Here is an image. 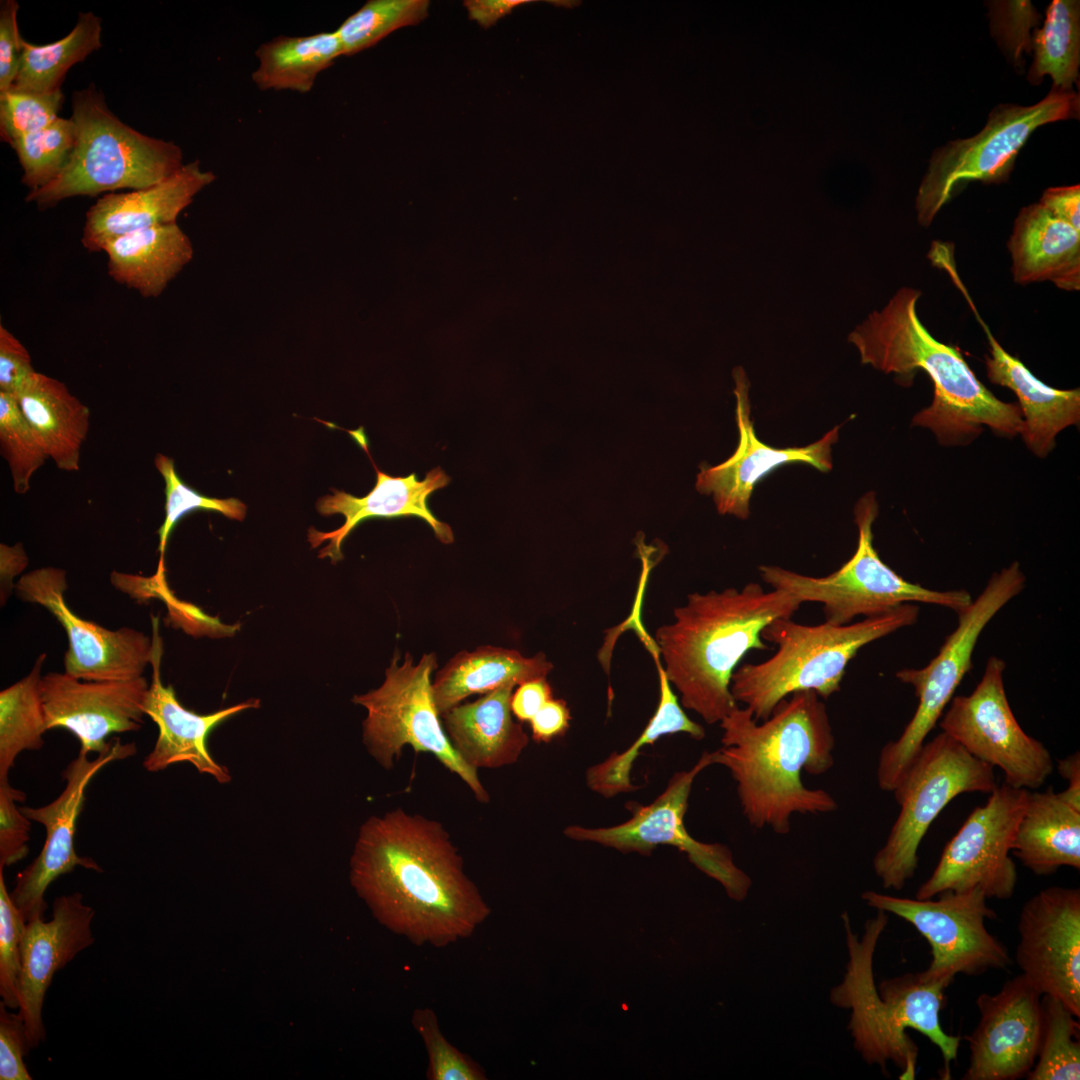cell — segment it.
Returning <instances> with one entry per match:
<instances>
[{
  "instance_id": "48",
  "label": "cell",
  "mask_w": 1080,
  "mask_h": 1080,
  "mask_svg": "<svg viewBox=\"0 0 1080 1080\" xmlns=\"http://www.w3.org/2000/svg\"><path fill=\"white\" fill-rule=\"evenodd\" d=\"M0 1002V1079L31 1080L24 1057L31 1050L24 1018Z\"/></svg>"
},
{
  "instance_id": "26",
  "label": "cell",
  "mask_w": 1080,
  "mask_h": 1080,
  "mask_svg": "<svg viewBox=\"0 0 1080 1080\" xmlns=\"http://www.w3.org/2000/svg\"><path fill=\"white\" fill-rule=\"evenodd\" d=\"M214 179L194 161L152 186L108 193L87 211L81 243L89 252H99L121 235L176 223L181 211Z\"/></svg>"
},
{
  "instance_id": "36",
  "label": "cell",
  "mask_w": 1080,
  "mask_h": 1080,
  "mask_svg": "<svg viewBox=\"0 0 1080 1080\" xmlns=\"http://www.w3.org/2000/svg\"><path fill=\"white\" fill-rule=\"evenodd\" d=\"M101 19L81 12L74 28L62 39L45 45L22 40L17 77L12 87L39 92L61 89L67 71L101 47Z\"/></svg>"
},
{
  "instance_id": "41",
  "label": "cell",
  "mask_w": 1080,
  "mask_h": 1080,
  "mask_svg": "<svg viewBox=\"0 0 1080 1080\" xmlns=\"http://www.w3.org/2000/svg\"><path fill=\"white\" fill-rule=\"evenodd\" d=\"M75 141L72 118L58 117L48 126L11 142L23 169L22 183L34 191L54 180L67 164Z\"/></svg>"
},
{
  "instance_id": "5",
  "label": "cell",
  "mask_w": 1080,
  "mask_h": 1080,
  "mask_svg": "<svg viewBox=\"0 0 1080 1080\" xmlns=\"http://www.w3.org/2000/svg\"><path fill=\"white\" fill-rule=\"evenodd\" d=\"M846 931L848 962L840 984L833 987V1005L850 1010L848 1030L855 1049L868 1064H878L886 1072L887 1061L900 1070L899 1079L913 1080L919 1049L906 1033L917 1030L940 1050L944 1068L941 1078L950 1079V1064L957 1060L961 1037L947 1034L940 1022L944 990L948 979H927L921 972L886 979L876 987L873 958L877 943L888 924V913L878 910L864 924L859 938L850 918L841 915Z\"/></svg>"
},
{
  "instance_id": "16",
  "label": "cell",
  "mask_w": 1080,
  "mask_h": 1080,
  "mask_svg": "<svg viewBox=\"0 0 1080 1080\" xmlns=\"http://www.w3.org/2000/svg\"><path fill=\"white\" fill-rule=\"evenodd\" d=\"M1029 791L1006 783L996 786L983 806L976 807L946 844L916 899L934 898L947 890L980 888L987 898L1007 900L1017 883L1009 853Z\"/></svg>"
},
{
  "instance_id": "18",
  "label": "cell",
  "mask_w": 1080,
  "mask_h": 1080,
  "mask_svg": "<svg viewBox=\"0 0 1080 1080\" xmlns=\"http://www.w3.org/2000/svg\"><path fill=\"white\" fill-rule=\"evenodd\" d=\"M66 572L41 567L20 577L15 590L26 602L47 609L65 630V673L85 681H124L143 676L154 652L153 638L130 627L106 629L75 614L67 605Z\"/></svg>"
},
{
  "instance_id": "23",
  "label": "cell",
  "mask_w": 1080,
  "mask_h": 1080,
  "mask_svg": "<svg viewBox=\"0 0 1080 1080\" xmlns=\"http://www.w3.org/2000/svg\"><path fill=\"white\" fill-rule=\"evenodd\" d=\"M94 915L82 894L74 892L54 900L50 920L37 918L26 923L20 945L18 990L19 1012L31 1049L46 1038L42 1008L55 973L95 941L91 929Z\"/></svg>"
},
{
  "instance_id": "27",
  "label": "cell",
  "mask_w": 1080,
  "mask_h": 1080,
  "mask_svg": "<svg viewBox=\"0 0 1080 1080\" xmlns=\"http://www.w3.org/2000/svg\"><path fill=\"white\" fill-rule=\"evenodd\" d=\"M966 297L978 322L983 327L990 356L986 357L988 379L1012 390L1020 403L1023 418L1022 438L1037 456L1045 457L1055 446L1056 435L1080 421L1079 389L1060 390L1049 387L1036 378L1016 357L1010 355L991 334L980 318L966 289Z\"/></svg>"
},
{
  "instance_id": "49",
  "label": "cell",
  "mask_w": 1080,
  "mask_h": 1080,
  "mask_svg": "<svg viewBox=\"0 0 1080 1080\" xmlns=\"http://www.w3.org/2000/svg\"><path fill=\"white\" fill-rule=\"evenodd\" d=\"M19 5L14 0L0 5V94L8 91L17 77L22 40L17 24Z\"/></svg>"
},
{
  "instance_id": "38",
  "label": "cell",
  "mask_w": 1080,
  "mask_h": 1080,
  "mask_svg": "<svg viewBox=\"0 0 1080 1080\" xmlns=\"http://www.w3.org/2000/svg\"><path fill=\"white\" fill-rule=\"evenodd\" d=\"M1031 47L1034 59L1028 73L1030 83L1038 85L1049 75L1053 89L1071 91L1080 62L1079 1L1053 0L1043 27L1034 31Z\"/></svg>"
},
{
  "instance_id": "54",
  "label": "cell",
  "mask_w": 1080,
  "mask_h": 1080,
  "mask_svg": "<svg viewBox=\"0 0 1080 1080\" xmlns=\"http://www.w3.org/2000/svg\"><path fill=\"white\" fill-rule=\"evenodd\" d=\"M29 564L28 555L22 543L9 546L0 544V602L5 605L13 588V579L21 574Z\"/></svg>"
},
{
  "instance_id": "14",
  "label": "cell",
  "mask_w": 1080,
  "mask_h": 1080,
  "mask_svg": "<svg viewBox=\"0 0 1080 1080\" xmlns=\"http://www.w3.org/2000/svg\"><path fill=\"white\" fill-rule=\"evenodd\" d=\"M713 764L714 751L704 752L692 768L676 772L653 802L631 804L632 815L621 824L599 828L572 825L565 828L564 834L573 840L646 855L659 845L676 847L686 853L699 870L718 881L731 899L742 901L747 897L752 881L735 864L731 850L721 843L694 839L684 824L693 782Z\"/></svg>"
},
{
  "instance_id": "33",
  "label": "cell",
  "mask_w": 1080,
  "mask_h": 1080,
  "mask_svg": "<svg viewBox=\"0 0 1080 1080\" xmlns=\"http://www.w3.org/2000/svg\"><path fill=\"white\" fill-rule=\"evenodd\" d=\"M552 668L543 653L524 657L516 650L491 646L462 651L437 673L432 683L434 701L442 716L470 695L546 678Z\"/></svg>"
},
{
  "instance_id": "25",
  "label": "cell",
  "mask_w": 1080,
  "mask_h": 1080,
  "mask_svg": "<svg viewBox=\"0 0 1080 1080\" xmlns=\"http://www.w3.org/2000/svg\"><path fill=\"white\" fill-rule=\"evenodd\" d=\"M377 482L364 497L358 498L344 491L332 489L333 495L320 498L317 510L322 515L342 514L344 524L330 532L317 531L311 527L308 540L312 547L324 541L329 543L320 550L319 558L329 557L332 562L343 558L341 546L349 533L362 521L369 518H396L416 516L425 520L435 536L444 544L454 541L450 526L438 520L427 505V498L434 491L444 488L450 478L440 468L429 471L423 480H418L415 473L406 477H392L375 467Z\"/></svg>"
},
{
  "instance_id": "7",
  "label": "cell",
  "mask_w": 1080,
  "mask_h": 1080,
  "mask_svg": "<svg viewBox=\"0 0 1080 1080\" xmlns=\"http://www.w3.org/2000/svg\"><path fill=\"white\" fill-rule=\"evenodd\" d=\"M72 110L76 141L67 164L54 180L26 196L39 209L75 196L146 188L184 165L178 145L120 121L94 85L73 93Z\"/></svg>"
},
{
  "instance_id": "55",
  "label": "cell",
  "mask_w": 1080,
  "mask_h": 1080,
  "mask_svg": "<svg viewBox=\"0 0 1080 1080\" xmlns=\"http://www.w3.org/2000/svg\"><path fill=\"white\" fill-rule=\"evenodd\" d=\"M531 2L529 0H469L464 2L471 20L484 28L494 25L514 8Z\"/></svg>"
},
{
  "instance_id": "28",
  "label": "cell",
  "mask_w": 1080,
  "mask_h": 1080,
  "mask_svg": "<svg viewBox=\"0 0 1080 1080\" xmlns=\"http://www.w3.org/2000/svg\"><path fill=\"white\" fill-rule=\"evenodd\" d=\"M515 686L507 683L442 715L453 748L470 767L478 770L512 765L527 747L528 735L511 711Z\"/></svg>"
},
{
  "instance_id": "12",
  "label": "cell",
  "mask_w": 1080,
  "mask_h": 1080,
  "mask_svg": "<svg viewBox=\"0 0 1080 1080\" xmlns=\"http://www.w3.org/2000/svg\"><path fill=\"white\" fill-rule=\"evenodd\" d=\"M1079 95L1051 89L1030 106L1001 104L989 114L985 127L966 139L936 149L916 195L917 220L929 226L958 190L972 181H1005L1030 135L1045 124L1076 118Z\"/></svg>"
},
{
  "instance_id": "52",
  "label": "cell",
  "mask_w": 1080,
  "mask_h": 1080,
  "mask_svg": "<svg viewBox=\"0 0 1080 1080\" xmlns=\"http://www.w3.org/2000/svg\"><path fill=\"white\" fill-rule=\"evenodd\" d=\"M551 698L553 692L546 678L523 682L513 691L510 703L512 714L521 722L530 721Z\"/></svg>"
},
{
  "instance_id": "6",
  "label": "cell",
  "mask_w": 1080,
  "mask_h": 1080,
  "mask_svg": "<svg viewBox=\"0 0 1080 1080\" xmlns=\"http://www.w3.org/2000/svg\"><path fill=\"white\" fill-rule=\"evenodd\" d=\"M918 616V606L906 603L846 625L776 619L761 633L763 640L777 646L776 653L736 669L731 693L757 721L766 720L782 699L795 692L814 691L826 699L840 690L848 663L863 646L913 625Z\"/></svg>"
},
{
  "instance_id": "21",
  "label": "cell",
  "mask_w": 1080,
  "mask_h": 1080,
  "mask_svg": "<svg viewBox=\"0 0 1080 1080\" xmlns=\"http://www.w3.org/2000/svg\"><path fill=\"white\" fill-rule=\"evenodd\" d=\"M736 421L739 444L726 461L716 466L702 465L696 489L712 495L720 514L740 519L749 516V501L755 485L775 468L791 463L811 465L821 472L832 468L831 446L838 439L839 426L805 447L774 448L761 442L750 418L749 381L742 367L733 369Z\"/></svg>"
},
{
  "instance_id": "56",
  "label": "cell",
  "mask_w": 1080,
  "mask_h": 1080,
  "mask_svg": "<svg viewBox=\"0 0 1080 1080\" xmlns=\"http://www.w3.org/2000/svg\"><path fill=\"white\" fill-rule=\"evenodd\" d=\"M1059 774L1068 781V786L1058 796L1069 806L1080 811V754L1074 752L1058 761Z\"/></svg>"
},
{
  "instance_id": "46",
  "label": "cell",
  "mask_w": 1080,
  "mask_h": 1080,
  "mask_svg": "<svg viewBox=\"0 0 1080 1080\" xmlns=\"http://www.w3.org/2000/svg\"><path fill=\"white\" fill-rule=\"evenodd\" d=\"M0 867V996L9 1009L19 1008L21 940L26 922L13 903Z\"/></svg>"
},
{
  "instance_id": "24",
  "label": "cell",
  "mask_w": 1080,
  "mask_h": 1080,
  "mask_svg": "<svg viewBox=\"0 0 1080 1080\" xmlns=\"http://www.w3.org/2000/svg\"><path fill=\"white\" fill-rule=\"evenodd\" d=\"M152 619V680L145 698L144 712L156 724L159 733L153 749L143 760V766L148 772H158L170 765L189 763L199 773L212 776L218 783H228L231 780L230 772L210 754L207 747L208 735L217 725L235 714L258 708L260 701L250 699L205 715L184 708L178 701L173 686L162 683L160 664L163 642L159 635L158 617Z\"/></svg>"
},
{
  "instance_id": "42",
  "label": "cell",
  "mask_w": 1080,
  "mask_h": 1080,
  "mask_svg": "<svg viewBox=\"0 0 1080 1080\" xmlns=\"http://www.w3.org/2000/svg\"><path fill=\"white\" fill-rule=\"evenodd\" d=\"M0 450L8 463L14 491L19 495L27 493L33 474L48 456L16 397L5 392H0Z\"/></svg>"
},
{
  "instance_id": "8",
  "label": "cell",
  "mask_w": 1080,
  "mask_h": 1080,
  "mask_svg": "<svg viewBox=\"0 0 1080 1080\" xmlns=\"http://www.w3.org/2000/svg\"><path fill=\"white\" fill-rule=\"evenodd\" d=\"M854 514L858 545L853 556L837 571L825 577H813L763 565L759 568L762 580L802 603H821L825 621L833 625H846L857 616L879 615L906 603L938 605L957 614L970 605L972 598L967 591H937L911 583L881 560L873 546L872 526L878 514L873 492L860 498Z\"/></svg>"
},
{
  "instance_id": "20",
  "label": "cell",
  "mask_w": 1080,
  "mask_h": 1080,
  "mask_svg": "<svg viewBox=\"0 0 1080 1080\" xmlns=\"http://www.w3.org/2000/svg\"><path fill=\"white\" fill-rule=\"evenodd\" d=\"M1042 994L1020 974L976 999L979 1022L964 1039L970 1057L963 1080H1015L1033 1067L1042 1030Z\"/></svg>"
},
{
  "instance_id": "44",
  "label": "cell",
  "mask_w": 1080,
  "mask_h": 1080,
  "mask_svg": "<svg viewBox=\"0 0 1080 1080\" xmlns=\"http://www.w3.org/2000/svg\"><path fill=\"white\" fill-rule=\"evenodd\" d=\"M412 1025L428 1057V1080H486L482 1066L452 1045L444 1036L436 1013L428 1007L413 1011Z\"/></svg>"
},
{
  "instance_id": "1",
  "label": "cell",
  "mask_w": 1080,
  "mask_h": 1080,
  "mask_svg": "<svg viewBox=\"0 0 1080 1080\" xmlns=\"http://www.w3.org/2000/svg\"><path fill=\"white\" fill-rule=\"evenodd\" d=\"M349 878L373 917L416 946L444 948L470 937L491 908L437 820L402 808L360 827Z\"/></svg>"
},
{
  "instance_id": "40",
  "label": "cell",
  "mask_w": 1080,
  "mask_h": 1080,
  "mask_svg": "<svg viewBox=\"0 0 1080 1080\" xmlns=\"http://www.w3.org/2000/svg\"><path fill=\"white\" fill-rule=\"evenodd\" d=\"M427 0H370L335 31L343 55L367 49L391 32L418 24L428 14Z\"/></svg>"
},
{
  "instance_id": "13",
  "label": "cell",
  "mask_w": 1080,
  "mask_h": 1080,
  "mask_svg": "<svg viewBox=\"0 0 1080 1080\" xmlns=\"http://www.w3.org/2000/svg\"><path fill=\"white\" fill-rule=\"evenodd\" d=\"M938 898L910 899L875 891H865L868 906L894 914L909 922L927 940L932 959L921 972L927 979H948L955 975H980L990 969L1011 965L1007 948L985 927L986 919H996L980 888L947 890Z\"/></svg>"
},
{
  "instance_id": "15",
  "label": "cell",
  "mask_w": 1080,
  "mask_h": 1080,
  "mask_svg": "<svg viewBox=\"0 0 1080 1080\" xmlns=\"http://www.w3.org/2000/svg\"><path fill=\"white\" fill-rule=\"evenodd\" d=\"M1004 669L1002 659L990 657L974 691L954 696L939 726L972 756L1000 768L1004 783L1036 789L1051 775L1054 763L1048 749L1017 722L1005 692Z\"/></svg>"
},
{
  "instance_id": "3",
  "label": "cell",
  "mask_w": 1080,
  "mask_h": 1080,
  "mask_svg": "<svg viewBox=\"0 0 1080 1080\" xmlns=\"http://www.w3.org/2000/svg\"><path fill=\"white\" fill-rule=\"evenodd\" d=\"M801 604L786 591H765L758 583L689 594L674 609V622L659 627L654 640L682 706L707 724L720 723L738 706L730 690L736 666L750 650H767L763 629L791 618Z\"/></svg>"
},
{
  "instance_id": "11",
  "label": "cell",
  "mask_w": 1080,
  "mask_h": 1080,
  "mask_svg": "<svg viewBox=\"0 0 1080 1080\" xmlns=\"http://www.w3.org/2000/svg\"><path fill=\"white\" fill-rule=\"evenodd\" d=\"M436 667L434 654L423 655L417 664L409 653L399 664L395 654L382 685L353 697L352 701L367 711L363 743L386 770L393 768L405 746L416 753H430L468 786L479 803H488L490 796L477 770L460 758L440 720L431 682Z\"/></svg>"
},
{
  "instance_id": "43",
  "label": "cell",
  "mask_w": 1080,
  "mask_h": 1080,
  "mask_svg": "<svg viewBox=\"0 0 1080 1080\" xmlns=\"http://www.w3.org/2000/svg\"><path fill=\"white\" fill-rule=\"evenodd\" d=\"M154 465L165 483V517L157 531L160 553L158 566L164 567V554L169 535L184 515L197 510H207L218 512L233 520L244 519L246 505L242 501L232 497L225 499L208 497L195 491L177 475L174 460L171 457L158 453L154 457Z\"/></svg>"
},
{
  "instance_id": "30",
  "label": "cell",
  "mask_w": 1080,
  "mask_h": 1080,
  "mask_svg": "<svg viewBox=\"0 0 1080 1080\" xmlns=\"http://www.w3.org/2000/svg\"><path fill=\"white\" fill-rule=\"evenodd\" d=\"M103 252L109 276L145 298L161 295L193 255L188 236L176 223L121 235Z\"/></svg>"
},
{
  "instance_id": "29",
  "label": "cell",
  "mask_w": 1080,
  "mask_h": 1080,
  "mask_svg": "<svg viewBox=\"0 0 1080 1080\" xmlns=\"http://www.w3.org/2000/svg\"><path fill=\"white\" fill-rule=\"evenodd\" d=\"M1008 249L1018 284L1050 281L1066 291L1079 290L1080 231L1040 203L1020 210Z\"/></svg>"
},
{
  "instance_id": "37",
  "label": "cell",
  "mask_w": 1080,
  "mask_h": 1080,
  "mask_svg": "<svg viewBox=\"0 0 1080 1080\" xmlns=\"http://www.w3.org/2000/svg\"><path fill=\"white\" fill-rule=\"evenodd\" d=\"M40 654L27 676L0 692V780L8 779L16 757L25 750H39L48 730L41 696Z\"/></svg>"
},
{
  "instance_id": "2",
  "label": "cell",
  "mask_w": 1080,
  "mask_h": 1080,
  "mask_svg": "<svg viewBox=\"0 0 1080 1080\" xmlns=\"http://www.w3.org/2000/svg\"><path fill=\"white\" fill-rule=\"evenodd\" d=\"M722 746L714 751L736 782L737 796L748 823L790 832L791 816L837 810L834 797L802 782V771L821 775L834 765L835 738L827 707L814 691L782 699L763 721L737 706L721 722Z\"/></svg>"
},
{
  "instance_id": "35",
  "label": "cell",
  "mask_w": 1080,
  "mask_h": 1080,
  "mask_svg": "<svg viewBox=\"0 0 1080 1080\" xmlns=\"http://www.w3.org/2000/svg\"><path fill=\"white\" fill-rule=\"evenodd\" d=\"M651 653L656 662L660 684V699L654 715L630 747L621 753L611 754L586 772L589 788L606 798L637 788L632 784L630 774L644 744H653L661 736L675 733H686L696 740L705 737L704 728L685 714L672 691L658 657L659 653L656 650Z\"/></svg>"
},
{
  "instance_id": "45",
  "label": "cell",
  "mask_w": 1080,
  "mask_h": 1080,
  "mask_svg": "<svg viewBox=\"0 0 1080 1080\" xmlns=\"http://www.w3.org/2000/svg\"><path fill=\"white\" fill-rule=\"evenodd\" d=\"M64 102L61 89L39 92L11 87L0 94V134L13 142L55 121Z\"/></svg>"
},
{
  "instance_id": "4",
  "label": "cell",
  "mask_w": 1080,
  "mask_h": 1080,
  "mask_svg": "<svg viewBox=\"0 0 1080 1080\" xmlns=\"http://www.w3.org/2000/svg\"><path fill=\"white\" fill-rule=\"evenodd\" d=\"M920 296L915 288H901L849 334L861 362L894 373L907 384L915 371L923 370L932 380L933 400L914 416L913 424L930 429L942 443L972 439L983 425L1002 435L1020 434V407L995 397L957 348L931 335L917 315Z\"/></svg>"
},
{
  "instance_id": "47",
  "label": "cell",
  "mask_w": 1080,
  "mask_h": 1080,
  "mask_svg": "<svg viewBox=\"0 0 1080 1080\" xmlns=\"http://www.w3.org/2000/svg\"><path fill=\"white\" fill-rule=\"evenodd\" d=\"M25 793L0 780V867L17 863L29 852L30 819L16 805Z\"/></svg>"
},
{
  "instance_id": "10",
  "label": "cell",
  "mask_w": 1080,
  "mask_h": 1080,
  "mask_svg": "<svg viewBox=\"0 0 1080 1080\" xmlns=\"http://www.w3.org/2000/svg\"><path fill=\"white\" fill-rule=\"evenodd\" d=\"M994 767L975 758L944 732L923 744L892 791L900 806L887 840L873 858L883 888L901 890L918 868V849L929 827L957 796L990 793Z\"/></svg>"
},
{
  "instance_id": "53",
  "label": "cell",
  "mask_w": 1080,
  "mask_h": 1080,
  "mask_svg": "<svg viewBox=\"0 0 1080 1080\" xmlns=\"http://www.w3.org/2000/svg\"><path fill=\"white\" fill-rule=\"evenodd\" d=\"M1055 217L1080 231V186L1048 188L1040 202Z\"/></svg>"
},
{
  "instance_id": "9",
  "label": "cell",
  "mask_w": 1080,
  "mask_h": 1080,
  "mask_svg": "<svg viewBox=\"0 0 1080 1080\" xmlns=\"http://www.w3.org/2000/svg\"><path fill=\"white\" fill-rule=\"evenodd\" d=\"M1024 585L1025 577L1017 562L994 574L980 595L957 614L958 625L938 654L923 668L896 672L899 681L913 687L918 706L899 738L888 742L880 752L877 781L882 790L893 791L900 782L972 668V654L983 629Z\"/></svg>"
},
{
  "instance_id": "22",
  "label": "cell",
  "mask_w": 1080,
  "mask_h": 1080,
  "mask_svg": "<svg viewBox=\"0 0 1080 1080\" xmlns=\"http://www.w3.org/2000/svg\"><path fill=\"white\" fill-rule=\"evenodd\" d=\"M150 684L145 677L124 681H85L67 673L42 676L40 688L47 729L63 728L86 753L108 748L113 733L139 731Z\"/></svg>"
},
{
  "instance_id": "39",
  "label": "cell",
  "mask_w": 1080,
  "mask_h": 1080,
  "mask_svg": "<svg viewBox=\"0 0 1080 1080\" xmlns=\"http://www.w3.org/2000/svg\"><path fill=\"white\" fill-rule=\"evenodd\" d=\"M1042 1030L1028 1080H1079V1018L1057 998L1042 995Z\"/></svg>"
},
{
  "instance_id": "32",
  "label": "cell",
  "mask_w": 1080,
  "mask_h": 1080,
  "mask_svg": "<svg viewBox=\"0 0 1080 1080\" xmlns=\"http://www.w3.org/2000/svg\"><path fill=\"white\" fill-rule=\"evenodd\" d=\"M1011 852L1038 876L1063 866L1080 869V811L1065 803L1053 787L1029 792Z\"/></svg>"
},
{
  "instance_id": "50",
  "label": "cell",
  "mask_w": 1080,
  "mask_h": 1080,
  "mask_svg": "<svg viewBox=\"0 0 1080 1080\" xmlns=\"http://www.w3.org/2000/svg\"><path fill=\"white\" fill-rule=\"evenodd\" d=\"M36 373L21 341L0 325V392L16 395Z\"/></svg>"
},
{
  "instance_id": "31",
  "label": "cell",
  "mask_w": 1080,
  "mask_h": 1080,
  "mask_svg": "<svg viewBox=\"0 0 1080 1080\" xmlns=\"http://www.w3.org/2000/svg\"><path fill=\"white\" fill-rule=\"evenodd\" d=\"M15 397L48 458L60 470L78 471L90 425L89 408L63 382L39 372Z\"/></svg>"
},
{
  "instance_id": "17",
  "label": "cell",
  "mask_w": 1080,
  "mask_h": 1080,
  "mask_svg": "<svg viewBox=\"0 0 1080 1080\" xmlns=\"http://www.w3.org/2000/svg\"><path fill=\"white\" fill-rule=\"evenodd\" d=\"M136 753L134 743L123 744L119 738L110 740L107 749L90 760L88 753L79 751L62 773L66 785L61 794L42 807H20L32 821L42 824L46 837L39 855L19 872L11 899L25 922L43 918L48 907L45 893L60 876L77 866L101 872L91 858L79 856L74 847L76 822L85 802V790L92 778L107 764L126 759Z\"/></svg>"
},
{
  "instance_id": "19",
  "label": "cell",
  "mask_w": 1080,
  "mask_h": 1080,
  "mask_svg": "<svg viewBox=\"0 0 1080 1080\" xmlns=\"http://www.w3.org/2000/svg\"><path fill=\"white\" fill-rule=\"evenodd\" d=\"M1016 962L1042 995L1080 1017V890L1052 886L1023 905Z\"/></svg>"
},
{
  "instance_id": "51",
  "label": "cell",
  "mask_w": 1080,
  "mask_h": 1080,
  "mask_svg": "<svg viewBox=\"0 0 1080 1080\" xmlns=\"http://www.w3.org/2000/svg\"><path fill=\"white\" fill-rule=\"evenodd\" d=\"M570 719L566 702L553 697L529 721L532 738L537 742H550L567 732Z\"/></svg>"
},
{
  "instance_id": "34",
  "label": "cell",
  "mask_w": 1080,
  "mask_h": 1080,
  "mask_svg": "<svg viewBox=\"0 0 1080 1080\" xmlns=\"http://www.w3.org/2000/svg\"><path fill=\"white\" fill-rule=\"evenodd\" d=\"M343 55L336 32L307 36H278L256 50L258 66L252 80L262 91L310 92L317 76Z\"/></svg>"
}]
</instances>
